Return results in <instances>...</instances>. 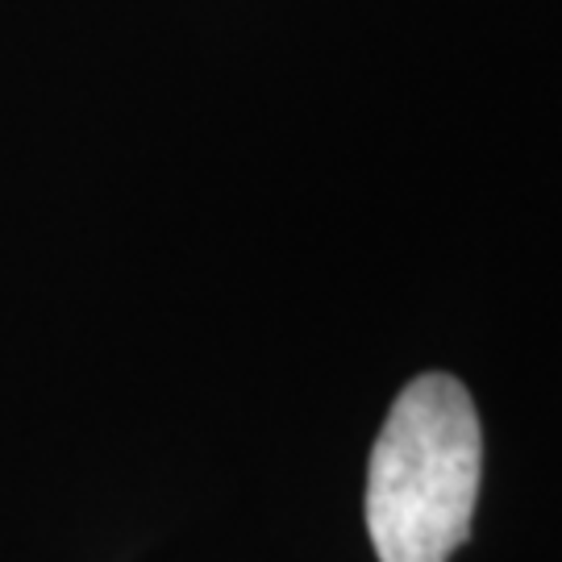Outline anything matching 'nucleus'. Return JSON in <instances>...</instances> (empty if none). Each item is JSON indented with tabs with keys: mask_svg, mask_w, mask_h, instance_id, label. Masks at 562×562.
Masks as SVG:
<instances>
[{
	"mask_svg": "<svg viewBox=\"0 0 562 562\" xmlns=\"http://www.w3.org/2000/svg\"><path fill=\"white\" fill-rule=\"evenodd\" d=\"M483 434L454 375H422L383 422L367 471V529L380 562H450L475 521Z\"/></svg>",
	"mask_w": 562,
	"mask_h": 562,
	"instance_id": "nucleus-1",
	"label": "nucleus"
}]
</instances>
